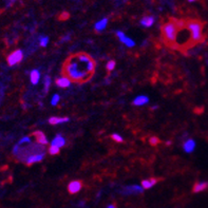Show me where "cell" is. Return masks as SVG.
Returning a JSON list of instances; mask_svg holds the SVG:
<instances>
[{
    "mask_svg": "<svg viewBox=\"0 0 208 208\" xmlns=\"http://www.w3.org/2000/svg\"><path fill=\"white\" fill-rule=\"evenodd\" d=\"M49 43V37H47V36H41L40 37V46L41 47H46Z\"/></svg>",
    "mask_w": 208,
    "mask_h": 208,
    "instance_id": "obj_24",
    "label": "cell"
},
{
    "mask_svg": "<svg viewBox=\"0 0 208 208\" xmlns=\"http://www.w3.org/2000/svg\"><path fill=\"white\" fill-rule=\"evenodd\" d=\"M116 35H117V37H119V39L120 40V41H122L123 43H125L127 47L132 48V47H134V46H135V42L133 41V40L131 39L130 37H127V36L125 35V33L122 32V31H117Z\"/></svg>",
    "mask_w": 208,
    "mask_h": 208,
    "instance_id": "obj_7",
    "label": "cell"
},
{
    "mask_svg": "<svg viewBox=\"0 0 208 208\" xmlns=\"http://www.w3.org/2000/svg\"><path fill=\"white\" fill-rule=\"evenodd\" d=\"M186 28L190 32L192 45L203 41V24L199 20H188L186 21Z\"/></svg>",
    "mask_w": 208,
    "mask_h": 208,
    "instance_id": "obj_4",
    "label": "cell"
},
{
    "mask_svg": "<svg viewBox=\"0 0 208 208\" xmlns=\"http://www.w3.org/2000/svg\"><path fill=\"white\" fill-rule=\"evenodd\" d=\"M111 137L113 138V141H115V142H117V143H122L123 142V137L120 136V135L116 134V133H113V134L111 135Z\"/></svg>",
    "mask_w": 208,
    "mask_h": 208,
    "instance_id": "obj_26",
    "label": "cell"
},
{
    "mask_svg": "<svg viewBox=\"0 0 208 208\" xmlns=\"http://www.w3.org/2000/svg\"><path fill=\"white\" fill-rule=\"evenodd\" d=\"M115 61L114 60H110L109 63H107V66H106V68H107V70L108 71H113V69L115 68Z\"/></svg>",
    "mask_w": 208,
    "mask_h": 208,
    "instance_id": "obj_25",
    "label": "cell"
},
{
    "mask_svg": "<svg viewBox=\"0 0 208 208\" xmlns=\"http://www.w3.org/2000/svg\"><path fill=\"white\" fill-rule=\"evenodd\" d=\"M2 98H3V89H2V87L0 86V104H1V102H2Z\"/></svg>",
    "mask_w": 208,
    "mask_h": 208,
    "instance_id": "obj_30",
    "label": "cell"
},
{
    "mask_svg": "<svg viewBox=\"0 0 208 208\" xmlns=\"http://www.w3.org/2000/svg\"><path fill=\"white\" fill-rule=\"evenodd\" d=\"M107 208H116V207H115V205H113V204H110V205H108V206H107Z\"/></svg>",
    "mask_w": 208,
    "mask_h": 208,
    "instance_id": "obj_31",
    "label": "cell"
},
{
    "mask_svg": "<svg viewBox=\"0 0 208 208\" xmlns=\"http://www.w3.org/2000/svg\"><path fill=\"white\" fill-rule=\"evenodd\" d=\"M45 152H41V153H37V154H34V155H31L29 158H28L27 161H25V164H27L28 166H31L32 164L36 163V162H40L43 160V158H45Z\"/></svg>",
    "mask_w": 208,
    "mask_h": 208,
    "instance_id": "obj_10",
    "label": "cell"
},
{
    "mask_svg": "<svg viewBox=\"0 0 208 208\" xmlns=\"http://www.w3.org/2000/svg\"><path fill=\"white\" fill-rule=\"evenodd\" d=\"M206 189H208V182H199V183L194 184L192 191H193L194 193H197V192L205 191Z\"/></svg>",
    "mask_w": 208,
    "mask_h": 208,
    "instance_id": "obj_12",
    "label": "cell"
},
{
    "mask_svg": "<svg viewBox=\"0 0 208 208\" xmlns=\"http://www.w3.org/2000/svg\"><path fill=\"white\" fill-rule=\"evenodd\" d=\"M144 190V188L142 186H138V185H131V186H126L122 189L119 192L124 196H129V194H138L142 193Z\"/></svg>",
    "mask_w": 208,
    "mask_h": 208,
    "instance_id": "obj_6",
    "label": "cell"
},
{
    "mask_svg": "<svg viewBox=\"0 0 208 208\" xmlns=\"http://www.w3.org/2000/svg\"><path fill=\"white\" fill-rule=\"evenodd\" d=\"M56 86H58L59 88H68L69 86L71 84V80L69 77H67V76H63V77H59L56 79L55 81Z\"/></svg>",
    "mask_w": 208,
    "mask_h": 208,
    "instance_id": "obj_11",
    "label": "cell"
},
{
    "mask_svg": "<svg viewBox=\"0 0 208 208\" xmlns=\"http://www.w3.org/2000/svg\"><path fill=\"white\" fill-rule=\"evenodd\" d=\"M59 152H60V148L58 147V146L51 145L50 147H49V153H50L51 155H56Z\"/></svg>",
    "mask_w": 208,
    "mask_h": 208,
    "instance_id": "obj_21",
    "label": "cell"
},
{
    "mask_svg": "<svg viewBox=\"0 0 208 208\" xmlns=\"http://www.w3.org/2000/svg\"><path fill=\"white\" fill-rule=\"evenodd\" d=\"M149 143H150V145L155 146V145H158V144L160 143V140H158V137L153 136V137H151V138H150V141H149Z\"/></svg>",
    "mask_w": 208,
    "mask_h": 208,
    "instance_id": "obj_28",
    "label": "cell"
},
{
    "mask_svg": "<svg viewBox=\"0 0 208 208\" xmlns=\"http://www.w3.org/2000/svg\"><path fill=\"white\" fill-rule=\"evenodd\" d=\"M58 102H59V95H58V94H55V95L53 96L52 101H51V104H52L53 106H56V105L58 104Z\"/></svg>",
    "mask_w": 208,
    "mask_h": 208,
    "instance_id": "obj_27",
    "label": "cell"
},
{
    "mask_svg": "<svg viewBox=\"0 0 208 208\" xmlns=\"http://www.w3.org/2000/svg\"><path fill=\"white\" fill-rule=\"evenodd\" d=\"M24 58V52L21 50H16L12 54H10L7 57V63L10 66H15L16 63H20Z\"/></svg>",
    "mask_w": 208,
    "mask_h": 208,
    "instance_id": "obj_5",
    "label": "cell"
},
{
    "mask_svg": "<svg viewBox=\"0 0 208 208\" xmlns=\"http://www.w3.org/2000/svg\"><path fill=\"white\" fill-rule=\"evenodd\" d=\"M68 18H69V14H68V13H63V14H61V16H60V19H63V20L68 19Z\"/></svg>",
    "mask_w": 208,
    "mask_h": 208,
    "instance_id": "obj_29",
    "label": "cell"
},
{
    "mask_svg": "<svg viewBox=\"0 0 208 208\" xmlns=\"http://www.w3.org/2000/svg\"><path fill=\"white\" fill-rule=\"evenodd\" d=\"M69 122V117H51L49 119V124L51 125H58V124H63V123Z\"/></svg>",
    "mask_w": 208,
    "mask_h": 208,
    "instance_id": "obj_17",
    "label": "cell"
},
{
    "mask_svg": "<svg viewBox=\"0 0 208 208\" xmlns=\"http://www.w3.org/2000/svg\"><path fill=\"white\" fill-rule=\"evenodd\" d=\"M158 179H148V180H143L142 181V187L144 189H150L152 186H154V185L158 183Z\"/></svg>",
    "mask_w": 208,
    "mask_h": 208,
    "instance_id": "obj_14",
    "label": "cell"
},
{
    "mask_svg": "<svg viewBox=\"0 0 208 208\" xmlns=\"http://www.w3.org/2000/svg\"><path fill=\"white\" fill-rule=\"evenodd\" d=\"M153 24H154V17L153 16H145L141 20V24L145 28H150Z\"/></svg>",
    "mask_w": 208,
    "mask_h": 208,
    "instance_id": "obj_15",
    "label": "cell"
},
{
    "mask_svg": "<svg viewBox=\"0 0 208 208\" xmlns=\"http://www.w3.org/2000/svg\"><path fill=\"white\" fill-rule=\"evenodd\" d=\"M51 145H55V146H58V147H63V146L66 145V141L65 138L63 137V135L60 134H57L55 136V138H53L52 143H51Z\"/></svg>",
    "mask_w": 208,
    "mask_h": 208,
    "instance_id": "obj_16",
    "label": "cell"
},
{
    "mask_svg": "<svg viewBox=\"0 0 208 208\" xmlns=\"http://www.w3.org/2000/svg\"><path fill=\"white\" fill-rule=\"evenodd\" d=\"M50 84H51V77L49 75H47L45 77V91H46V93H47L49 88H50Z\"/></svg>",
    "mask_w": 208,
    "mask_h": 208,
    "instance_id": "obj_22",
    "label": "cell"
},
{
    "mask_svg": "<svg viewBox=\"0 0 208 208\" xmlns=\"http://www.w3.org/2000/svg\"><path fill=\"white\" fill-rule=\"evenodd\" d=\"M148 102H149L148 96L140 95V96H137L134 101H133V105H134V106H143V105L147 104Z\"/></svg>",
    "mask_w": 208,
    "mask_h": 208,
    "instance_id": "obj_18",
    "label": "cell"
},
{
    "mask_svg": "<svg viewBox=\"0 0 208 208\" xmlns=\"http://www.w3.org/2000/svg\"><path fill=\"white\" fill-rule=\"evenodd\" d=\"M107 24H108V19H107V18H104V19L99 20L98 22H96V24H95V30L98 31V32H101V31L105 30V28L107 27Z\"/></svg>",
    "mask_w": 208,
    "mask_h": 208,
    "instance_id": "obj_20",
    "label": "cell"
},
{
    "mask_svg": "<svg viewBox=\"0 0 208 208\" xmlns=\"http://www.w3.org/2000/svg\"><path fill=\"white\" fill-rule=\"evenodd\" d=\"M183 148H184L185 152L191 153L192 151L194 150V148H196V142H194L193 140H191V138H189V140H187L186 142L184 143Z\"/></svg>",
    "mask_w": 208,
    "mask_h": 208,
    "instance_id": "obj_13",
    "label": "cell"
},
{
    "mask_svg": "<svg viewBox=\"0 0 208 208\" xmlns=\"http://www.w3.org/2000/svg\"><path fill=\"white\" fill-rule=\"evenodd\" d=\"M45 152V147L43 145H40L37 142L36 143H30L28 146L21 147L17 144L13 149V154H14L18 158V161L24 162L30 158L31 155L37 154V153Z\"/></svg>",
    "mask_w": 208,
    "mask_h": 208,
    "instance_id": "obj_2",
    "label": "cell"
},
{
    "mask_svg": "<svg viewBox=\"0 0 208 208\" xmlns=\"http://www.w3.org/2000/svg\"><path fill=\"white\" fill-rule=\"evenodd\" d=\"M81 187H83V183H81L80 181H73L69 184L68 190L71 194H74V193H77L81 189Z\"/></svg>",
    "mask_w": 208,
    "mask_h": 208,
    "instance_id": "obj_8",
    "label": "cell"
},
{
    "mask_svg": "<svg viewBox=\"0 0 208 208\" xmlns=\"http://www.w3.org/2000/svg\"><path fill=\"white\" fill-rule=\"evenodd\" d=\"M31 143V137L30 136H24V138H21V140L18 142V145L21 146L24 145V144H30Z\"/></svg>",
    "mask_w": 208,
    "mask_h": 208,
    "instance_id": "obj_23",
    "label": "cell"
},
{
    "mask_svg": "<svg viewBox=\"0 0 208 208\" xmlns=\"http://www.w3.org/2000/svg\"><path fill=\"white\" fill-rule=\"evenodd\" d=\"M189 2H193V1H196V0H188Z\"/></svg>",
    "mask_w": 208,
    "mask_h": 208,
    "instance_id": "obj_32",
    "label": "cell"
},
{
    "mask_svg": "<svg viewBox=\"0 0 208 208\" xmlns=\"http://www.w3.org/2000/svg\"><path fill=\"white\" fill-rule=\"evenodd\" d=\"M207 63H208V61H207Z\"/></svg>",
    "mask_w": 208,
    "mask_h": 208,
    "instance_id": "obj_33",
    "label": "cell"
},
{
    "mask_svg": "<svg viewBox=\"0 0 208 208\" xmlns=\"http://www.w3.org/2000/svg\"><path fill=\"white\" fill-rule=\"evenodd\" d=\"M179 30H181L178 25V19H170V21L166 22L162 27V35L164 40L169 46L176 45Z\"/></svg>",
    "mask_w": 208,
    "mask_h": 208,
    "instance_id": "obj_3",
    "label": "cell"
},
{
    "mask_svg": "<svg viewBox=\"0 0 208 208\" xmlns=\"http://www.w3.org/2000/svg\"><path fill=\"white\" fill-rule=\"evenodd\" d=\"M71 61L67 60V63H65V69H63V72L66 73L67 77H69L71 80L76 81V83H84V81L88 80L90 78V74L88 71L86 70H81L79 68V60L76 58V56H73L72 58H70Z\"/></svg>",
    "mask_w": 208,
    "mask_h": 208,
    "instance_id": "obj_1",
    "label": "cell"
},
{
    "mask_svg": "<svg viewBox=\"0 0 208 208\" xmlns=\"http://www.w3.org/2000/svg\"><path fill=\"white\" fill-rule=\"evenodd\" d=\"M31 77V83L33 84H37L39 83V78H40V73L38 70H33L30 74Z\"/></svg>",
    "mask_w": 208,
    "mask_h": 208,
    "instance_id": "obj_19",
    "label": "cell"
},
{
    "mask_svg": "<svg viewBox=\"0 0 208 208\" xmlns=\"http://www.w3.org/2000/svg\"><path fill=\"white\" fill-rule=\"evenodd\" d=\"M32 135L36 137V142H37L38 144H40V145L45 146V145H47V144H48L47 137H46L45 133L41 132V131H36V132H33Z\"/></svg>",
    "mask_w": 208,
    "mask_h": 208,
    "instance_id": "obj_9",
    "label": "cell"
}]
</instances>
